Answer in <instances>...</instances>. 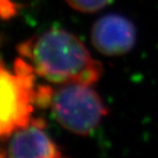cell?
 Wrapping results in <instances>:
<instances>
[{
	"label": "cell",
	"mask_w": 158,
	"mask_h": 158,
	"mask_svg": "<svg viewBox=\"0 0 158 158\" xmlns=\"http://www.w3.org/2000/svg\"><path fill=\"white\" fill-rule=\"evenodd\" d=\"M73 9L85 13H94L109 6L113 0H65Z\"/></svg>",
	"instance_id": "cell-6"
},
{
	"label": "cell",
	"mask_w": 158,
	"mask_h": 158,
	"mask_svg": "<svg viewBox=\"0 0 158 158\" xmlns=\"http://www.w3.org/2000/svg\"><path fill=\"white\" fill-rule=\"evenodd\" d=\"M43 118H32L29 125L18 130L10 143L11 158H66L48 137Z\"/></svg>",
	"instance_id": "cell-5"
},
{
	"label": "cell",
	"mask_w": 158,
	"mask_h": 158,
	"mask_svg": "<svg viewBox=\"0 0 158 158\" xmlns=\"http://www.w3.org/2000/svg\"><path fill=\"white\" fill-rule=\"evenodd\" d=\"M136 27L131 20L118 13H108L94 22L91 42L94 48L106 56H120L136 44Z\"/></svg>",
	"instance_id": "cell-4"
},
{
	"label": "cell",
	"mask_w": 158,
	"mask_h": 158,
	"mask_svg": "<svg viewBox=\"0 0 158 158\" xmlns=\"http://www.w3.org/2000/svg\"><path fill=\"white\" fill-rule=\"evenodd\" d=\"M31 59L34 72L55 84L91 85L98 81L103 67L91 56L84 43L66 30L53 27L19 46Z\"/></svg>",
	"instance_id": "cell-1"
},
{
	"label": "cell",
	"mask_w": 158,
	"mask_h": 158,
	"mask_svg": "<svg viewBox=\"0 0 158 158\" xmlns=\"http://www.w3.org/2000/svg\"><path fill=\"white\" fill-rule=\"evenodd\" d=\"M0 158H6V154L3 152H0Z\"/></svg>",
	"instance_id": "cell-8"
},
{
	"label": "cell",
	"mask_w": 158,
	"mask_h": 158,
	"mask_svg": "<svg viewBox=\"0 0 158 158\" xmlns=\"http://www.w3.org/2000/svg\"><path fill=\"white\" fill-rule=\"evenodd\" d=\"M53 96H54V89L48 86H40L35 90L34 104L39 108H48L52 106Z\"/></svg>",
	"instance_id": "cell-7"
},
{
	"label": "cell",
	"mask_w": 158,
	"mask_h": 158,
	"mask_svg": "<svg viewBox=\"0 0 158 158\" xmlns=\"http://www.w3.org/2000/svg\"><path fill=\"white\" fill-rule=\"evenodd\" d=\"M54 118L66 130L88 135L108 114L101 98L89 85L70 82L54 90L52 101Z\"/></svg>",
	"instance_id": "cell-3"
},
{
	"label": "cell",
	"mask_w": 158,
	"mask_h": 158,
	"mask_svg": "<svg viewBox=\"0 0 158 158\" xmlns=\"http://www.w3.org/2000/svg\"><path fill=\"white\" fill-rule=\"evenodd\" d=\"M34 68L22 59L15 63V74L0 65V138L31 122L35 98Z\"/></svg>",
	"instance_id": "cell-2"
}]
</instances>
